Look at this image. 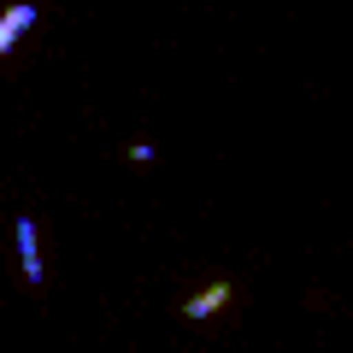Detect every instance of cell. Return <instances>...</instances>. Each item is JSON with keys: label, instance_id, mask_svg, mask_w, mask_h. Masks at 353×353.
I'll return each instance as SVG.
<instances>
[{"label": "cell", "instance_id": "6da1fadb", "mask_svg": "<svg viewBox=\"0 0 353 353\" xmlns=\"http://www.w3.org/2000/svg\"><path fill=\"white\" fill-rule=\"evenodd\" d=\"M18 265H24V283H30V289L48 283V271H41V230H36V218H18Z\"/></svg>", "mask_w": 353, "mask_h": 353}, {"label": "cell", "instance_id": "7a4b0ae2", "mask_svg": "<svg viewBox=\"0 0 353 353\" xmlns=\"http://www.w3.org/2000/svg\"><path fill=\"white\" fill-rule=\"evenodd\" d=\"M36 6H6V12H0V59H6V53L18 48V41L30 36V30H36Z\"/></svg>", "mask_w": 353, "mask_h": 353}, {"label": "cell", "instance_id": "3957f363", "mask_svg": "<svg viewBox=\"0 0 353 353\" xmlns=\"http://www.w3.org/2000/svg\"><path fill=\"white\" fill-rule=\"evenodd\" d=\"M230 301H236V289H230V283H206V289L183 306V318H212V312H224Z\"/></svg>", "mask_w": 353, "mask_h": 353}]
</instances>
